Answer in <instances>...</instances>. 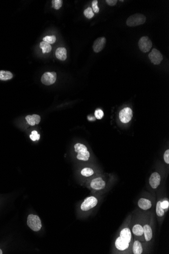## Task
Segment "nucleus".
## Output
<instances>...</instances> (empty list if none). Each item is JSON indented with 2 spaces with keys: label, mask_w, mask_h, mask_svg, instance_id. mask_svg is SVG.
<instances>
[{
  "label": "nucleus",
  "mask_w": 169,
  "mask_h": 254,
  "mask_svg": "<svg viewBox=\"0 0 169 254\" xmlns=\"http://www.w3.org/2000/svg\"><path fill=\"white\" fill-rule=\"evenodd\" d=\"M75 151L77 153V158L79 160L86 161L89 159L90 156L89 151L85 145L81 143H77L74 146Z\"/></svg>",
  "instance_id": "obj_1"
},
{
  "label": "nucleus",
  "mask_w": 169,
  "mask_h": 254,
  "mask_svg": "<svg viewBox=\"0 0 169 254\" xmlns=\"http://www.w3.org/2000/svg\"><path fill=\"white\" fill-rule=\"evenodd\" d=\"M147 18L142 14L136 13L130 16L126 21L127 25L130 27H134L144 24Z\"/></svg>",
  "instance_id": "obj_2"
},
{
  "label": "nucleus",
  "mask_w": 169,
  "mask_h": 254,
  "mask_svg": "<svg viewBox=\"0 0 169 254\" xmlns=\"http://www.w3.org/2000/svg\"><path fill=\"white\" fill-rule=\"evenodd\" d=\"M27 224L32 230L34 231H39L41 229V221L39 216L31 214L27 217Z\"/></svg>",
  "instance_id": "obj_3"
},
{
  "label": "nucleus",
  "mask_w": 169,
  "mask_h": 254,
  "mask_svg": "<svg viewBox=\"0 0 169 254\" xmlns=\"http://www.w3.org/2000/svg\"><path fill=\"white\" fill-rule=\"evenodd\" d=\"M98 199L94 196H89L85 199L81 206V209L83 211H88L93 209L98 204Z\"/></svg>",
  "instance_id": "obj_4"
},
{
  "label": "nucleus",
  "mask_w": 169,
  "mask_h": 254,
  "mask_svg": "<svg viewBox=\"0 0 169 254\" xmlns=\"http://www.w3.org/2000/svg\"><path fill=\"white\" fill-rule=\"evenodd\" d=\"M133 117V111L129 107L122 109L119 113V119L123 123H128Z\"/></svg>",
  "instance_id": "obj_5"
},
{
  "label": "nucleus",
  "mask_w": 169,
  "mask_h": 254,
  "mask_svg": "<svg viewBox=\"0 0 169 254\" xmlns=\"http://www.w3.org/2000/svg\"><path fill=\"white\" fill-rule=\"evenodd\" d=\"M139 48L144 53L149 52L152 47V43L151 39L147 36L141 37L138 42Z\"/></svg>",
  "instance_id": "obj_6"
},
{
  "label": "nucleus",
  "mask_w": 169,
  "mask_h": 254,
  "mask_svg": "<svg viewBox=\"0 0 169 254\" xmlns=\"http://www.w3.org/2000/svg\"><path fill=\"white\" fill-rule=\"evenodd\" d=\"M57 74L54 72H46L41 77L42 83L45 85H51L56 81Z\"/></svg>",
  "instance_id": "obj_7"
},
{
  "label": "nucleus",
  "mask_w": 169,
  "mask_h": 254,
  "mask_svg": "<svg viewBox=\"0 0 169 254\" xmlns=\"http://www.w3.org/2000/svg\"><path fill=\"white\" fill-rule=\"evenodd\" d=\"M148 57L153 64L155 65L160 64L163 60V56L159 50L157 49H153L148 54Z\"/></svg>",
  "instance_id": "obj_8"
},
{
  "label": "nucleus",
  "mask_w": 169,
  "mask_h": 254,
  "mask_svg": "<svg viewBox=\"0 0 169 254\" xmlns=\"http://www.w3.org/2000/svg\"><path fill=\"white\" fill-rule=\"evenodd\" d=\"M105 186L106 183L101 177L94 178L91 182V187L95 190H102L105 187Z\"/></svg>",
  "instance_id": "obj_9"
},
{
  "label": "nucleus",
  "mask_w": 169,
  "mask_h": 254,
  "mask_svg": "<svg viewBox=\"0 0 169 254\" xmlns=\"http://www.w3.org/2000/svg\"><path fill=\"white\" fill-rule=\"evenodd\" d=\"M107 40L105 37H100L97 38L95 41L93 45L94 51L96 53H98L102 51L105 47Z\"/></svg>",
  "instance_id": "obj_10"
},
{
  "label": "nucleus",
  "mask_w": 169,
  "mask_h": 254,
  "mask_svg": "<svg viewBox=\"0 0 169 254\" xmlns=\"http://www.w3.org/2000/svg\"><path fill=\"white\" fill-rule=\"evenodd\" d=\"M161 181V177L157 172H154L151 175L149 178V183L151 187L157 189L160 186Z\"/></svg>",
  "instance_id": "obj_11"
},
{
  "label": "nucleus",
  "mask_w": 169,
  "mask_h": 254,
  "mask_svg": "<svg viewBox=\"0 0 169 254\" xmlns=\"http://www.w3.org/2000/svg\"><path fill=\"white\" fill-rule=\"evenodd\" d=\"M129 242L122 239L119 236L116 239L115 241V246L118 250L124 251L126 250L129 247Z\"/></svg>",
  "instance_id": "obj_12"
},
{
  "label": "nucleus",
  "mask_w": 169,
  "mask_h": 254,
  "mask_svg": "<svg viewBox=\"0 0 169 254\" xmlns=\"http://www.w3.org/2000/svg\"><path fill=\"white\" fill-rule=\"evenodd\" d=\"M138 206L142 210L147 211L151 209L152 206V203L149 199L146 198H141L138 201Z\"/></svg>",
  "instance_id": "obj_13"
},
{
  "label": "nucleus",
  "mask_w": 169,
  "mask_h": 254,
  "mask_svg": "<svg viewBox=\"0 0 169 254\" xmlns=\"http://www.w3.org/2000/svg\"><path fill=\"white\" fill-rule=\"evenodd\" d=\"M27 123L30 125L34 126L38 124L41 121V117L37 114H33L32 115H27L25 117Z\"/></svg>",
  "instance_id": "obj_14"
},
{
  "label": "nucleus",
  "mask_w": 169,
  "mask_h": 254,
  "mask_svg": "<svg viewBox=\"0 0 169 254\" xmlns=\"http://www.w3.org/2000/svg\"><path fill=\"white\" fill-rule=\"evenodd\" d=\"M120 236L122 239L130 243L132 239V233L130 229L127 227L122 229L120 232Z\"/></svg>",
  "instance_id": "obj_15"
},
{
  "label": "nucleus",
  "mask_w": 169,
  "mask_h": 254,
  "mask_svg": "<svg viewBox=\"0 0 169 254\" xmlns=\"http://www.w3.org/2000/svg\"><path fill=\"white\" fill-rule=\"evenodd\" d=\"M56 58L59 60L64 61L67 58V51L64 47H59L55 52Z\"/></svg>",
  "instance_id": "obj_16"
},
{
  "label": "nucleus",
  "mask_w": 169,
  "mask_h": 254,
  "mask_svg": "<svg viewBox=\"0 0 169 254\" xmlns=\"http://www.w3.org/2000/svg\"><path fill=\"white\" fill-rule=\"evenodd\" d=\"M144 230V238L147 241H149L152 240L153 237V232L152 228L149 225L145 224L143 227Z\"/></svg>",
  "instance_id": "obj_17"
},
{
  "label": "nucleus",
  "mask_w": 169,
  "mask_h": 254,
  "mask_svg": "<svg viewBox=\"0 0 169 254\" xmlns=\"http://www.w3.org/2000/svg\"><path fill=\"white\" fill-rule=\"evenodd\" d=\"M132 233L136 236H141L144 234V230L142 225L137 224L133 226L132 228Z\"/></svg>",
  "instance_id": "obj_18"
},
{
  "label": "nucleus",
  "mask_w": 169,
  "mask_h": 254,
  "mask_svg": "<svg viewBox=\"0 0 169 254\" xmlns=\"http://www.w3.org/2000/svg\"><path fill=\"white\" fill-rule=\"evenodd\" d=\"M133 252L134 254H141L143 253L142 245L139 241H135L133 243Z\"/></svg>",
  "instance_id": "obj_19"
},
{
  "label": "nucleus",
  "mask_w": 169,
  "mask_h": 254,
  "mask_svg": "<svg viewBox=\"0 0 169 254\" xmlns=\"http://www.w3.org/2000/svg\"><path fill=\"white\" fill-rule=\"evenodd\" d=\"M13 75L12 73L9 71H0V80L2 81H7L12 79Z\"/></svg>",
  "instance_id": "obj_20"
},
{
  "label": "nucleus",
  "mask_w": 169,
  "mask_h": 254,
  "mask_svg": "<svg viewBox=\"0 0 169 254\" xmlns=\"http://www.w3.org/2000/svg\"><path fill=\"white\" fill-rule=\"evenodd\" d=\"M40 47L42 49L43 53H49L52 50V47L50 44L46 42L43 41L41 42Z\"/></svg>",
  "instance_id": "obj_21"
},
{
  "label": "nucleus",
  "mask_w": 169,
  "mask_h": 254,
  "mask_svg": "<svg viewBox=\"0 0 169 254\" xmlns=\"http://www.w3.org/2000/svg\"><path fill=\"white\" fill-rule=\"evenodd\" d=\"M161 202V201H158L156 206V214L157 216L160 217H163L165 214V210L162 207Z\"/></svg>",
  "instance_id": "obj_22"
},
{
  "label": "nucleus",
  "mask_w": 169,
  "mask_h": 254,
  "mask_svg": "<svg viewBox=\"0 0 169 254\" xmlns=\"http://www.w3.org/2000/svg\"><path fill=\"white\" fill-rule=\"evenodd\" d=\"M81 174L84 177H90L94 174V171L91 168L85 167L82 170Z\"/></svg>",
  "instance_id": "obj_23"
},
{
  "label": "nucleus",
  "mask_w": 169,
  "mask_h": 254,
  "mask_svg": "<svg viewBox=\"0 0 169 254\" xmlns=\"http://www.w3.org/2000/svg\"><path fill=\"white\" fill-rule=\"evenodd\" d=\"M84 14L88 19L92 18L94 16V13L93 11V10L91 7H88V8H87L85 10Z\"/></svg>",
  "instance_id": "obj_24"
},
{
  "label": "nucleus",
  "mask_w": 169,
  "mask_h": 254,
  "mask_svg": "<svg viewBox=\"0 0 169 254\" xmlns=\"http://www.w3.org/2000/svg\"><path fill=\"white\" fill-rule=\"evenodd\" d=\"M52 3L53 8L55 9L58 10L62 7L63 1L62 0H53Z\"/></svg>",
  "instance_id": "obj_25"
},
{
  "label": "nucleus",
  "mask_w": 169,
  "mask_h": 254,
  "mask_svg": "<svg viewBox=\"0 0 169 254\" xmlns=\"http://www.w3.org/2000/svg\"><path fill=\"white\" fill-rule=\"evenodd\" d=\"M43 40L49 44H53L56 41V37L53 36H47L43 38Z\"/></svg>",
  "instance_id": "obj_26"
},
{
  "label": "nucleus",
  "mask_w": 169,
  "mask_h": 254,
  "mask_svg": "<svg viewBox=\"0 0 169 254\" xmlns=\"http://www.w3.org/2000/svg\"><path fill=\"white\" fill-rule=\"evenodd\" d=\"M92 9L93 10V11H94L96 13H98L99 11V8L98 7V1L97 0L93 1L92 3Z\"/></svg>",
  "instance_id": "obj_27"
},
{
  "label": "nucleus",
  "mask_w": 169,
  "mask_h": 254,
  "mask_svg": "<svg viewBox=\"0 0 169 254\" xmlns=\"http://www.w3.org/2000/svg\"><path fill=\"white\" fill-rule=\"evenodd\" d=\"M95 116L97 119H101L104 116V113L100 109L96 110L95 112Z\"/></svg>",
  "instance_id": "obj_28"
},
{
  "label": "nucleus",
  "mask_w": 169,
  "mask_h": 254,
  "mask_svg": "<svg viewBox=\"0 0 169 254\" xmlns=\"http://www.w3.org/2000/svg\"><path fill=\"white\" fill-rule=\"evenodd\" d=\"M161 206L162 209L165 211L168 210L169 207V201L168 199H165L163 201H162Z\"/></svg>",
  "instance_id": "obj_29"
},
{
  "label": "nucleus",
  "mask_w": 169,
  "mask_h": 254,
  "mask_svg": "<svg viewBox=\"0 0 169 254\" xmlns=\"http://www.w3.org/2000/svg\"><path fill=\"white\" fill-rule=\"evenodd\" d=\"M164 159L165 163L169 165V149L166 150L164 153Z\"/></svg>",
  "instance_id": "obj_30"
},
{
  "label": "nucleus",
  "mask_w": 169,
  "mask_h": 254,
  "mask_svg": "<svg viewBox=\"0 0 169 254\" xmlns=\"http://www.w3.org/2000/svg\"><path fill=\"white\" fill-rule=\"evenodd\" d=\"M106 2L107 4H108V5L111 6H113L116 5L117 3V0H106Z\"/></svg>",
  "instance_id": "obj_31"
},
{
  "label": "nucleus",
  "mask_w": 169,
  "mask_h": 254,
  "mask_svg": "<svg viewBox=\"0 0 169 254\" xmlns=\"http://www.w3.org/2000/svg\"><path fill=\"white\" fill-rule=\"evenodd\" d=\"M30 138H31V139L32 140H33V141H36L37 140V138L35 135H31L30 136H29Z\"/></svg>",
  "instance_id": "obj_32"
},
{
  "label": "nucleus",
  "mask_w": 169,
  "mask_h": 254,
  "mask_svg": "<svg viewBox=\"0 0 169 254\" xmlns=\"http://www.w3.org/2000/svg\"><path fill=\"white\" fill-rule=\"evenodd\" d=\"M3 254V252H2V251L0 249V254Z\"/></svg>",
  "instance_id": "obj_33"
}]
</instances>
